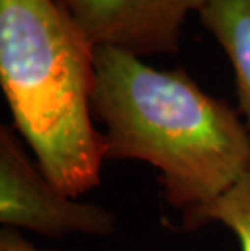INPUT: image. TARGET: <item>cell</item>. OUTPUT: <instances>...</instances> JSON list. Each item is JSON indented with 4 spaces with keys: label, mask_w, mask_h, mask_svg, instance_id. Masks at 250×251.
I'll use <instances>...</instances> for the list:
<instances>
[{
    "label": "cell",
    "mask_w": 250,
    "mask_h": 251,
    "mask_svg": "<svg viewBox=\"0 0 250 251\" xmlns=\"http://www.w3.org/2000/svg\"><path fill=\"white\" fill-rule=\"evenodd\" d=\"M93 112L106 128V159L156 167L184 228L250 169L246 124L180 68L158 70L130 52L96 47Z\"/></svg>",
    "instance_id": "6da1fadb"
},
{
    "label": "cell",
    "mask_w": 250,
    "mask_h": 251,
    "mask_svg": "<svg viewBox=\"0 0 250 251\" xmlns=\"http://www.w3.org/2000/svg\"><path fill=\"white\" fill-rule=\"evenodd\" d=\"M94 52L57 0H0V84L38 167L75 198L101 181L93 126Z\"/></svg>",
    "instance_id": "7a4b0ae2"
},
{
    "label": "cell",
    "mask_w": 250,
    "mask_h": 251,
    "mask_svg": "<svg viewBox=\"0 0 250 251\" xmlns=\"http://www.w3.org/2000/svg\"><path fill=\"white\" fill-rule=\"evenodd\" d=\"M0 222L52 238L80 232L109 235L115 217L104 207L72 201L29 161L20 140L0 125Z\"/></svg>",
    "instance_id": "3957f363"
},
{
    "label": "cell",
    "mask_w": 250,
    "mask_h": 251,
    "mask_svg": "<svg viewBox=\"0 0 250 251\" xmlns=\"http://www.w3.org/2000/svg\"><path fill=\"white\" fill-rule=\"evenodd\" d=\"M208 0H57L93 47L145 57L175 54L189 13Z\"/></svg>",
    "instance_id": "277c9868"
},
{
    "label": "cell",
    "mask_w": 250,
    "mask_h": 251,
    "mask_svg": "<svg viewBox=\"0 0 250 251\" xmlns=\"http://www.w3.org/2000/svg\"><path fill=\"white\" fill-rule=\"evenodd\" d=\"M198 17L232 63L239 112L250 136V0H208Z\"/></svg>",
    "instance_id": "5b68a950"
},
{
    "label": "cell",
    "mask_w": 250,
    "mask_h": 251,
    "mask_svg": "<svg viewBox=\"0 0 250 251\" xmlns=\"http://www.w3.org/2000/svg\"><path fill=\"white\" fill-rule=\"evenodd\" d=\"M213 221L236 235L242 251H250V169L231 190L200 212L192 228Z\"/></svg>",
    "instance_id": "8992f818"
},
{
    "label": "cell",
    "mask_w": 250,
    "mask_h": 251,
    "mask_svg": "<svg viewBox=\"0 0 250 251\" xmlns=\"http://www.w3.org/2000/svg\"><path fill=\"white\" fill-rule=\"evenodd\" d=\"M0 251H57V250H42L34 247L33 243L26 242L12 228H5L0 233Z\"/></svg>",
    "instance_id": "52a82bcc"
}]
</instances>
